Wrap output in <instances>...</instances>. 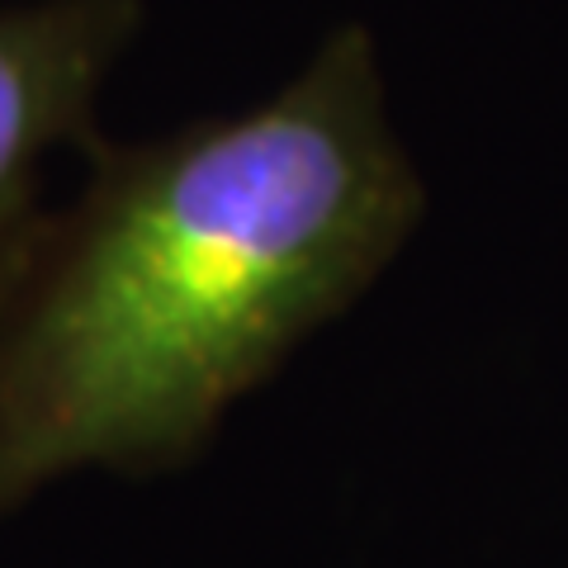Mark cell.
I'll return each mask as SVG.
<instances>
[{"label": "cell", "instance_id": "obj_1", "mask_svg": "<svg viewBox=\"0 0 568 568\" xmlns=\"http://www.w3.org/2000/svg\"><path fill=\"white\" fill-rule=\"evenodd\" d=\"M85 156L0 284V521L67 474L200 459L426 209L361 24L256 110Z\"/></svg>", "mask_w": 568, "mask_h": 568}, {"label": "cell", "instance_id": "obj_2", "mask_svg": "<svg viewBox=\"0 0 568 568\" xmlns=\"http://www.w3.org/2000/svg\"><path fill=\"white\" fill-rule=\"evenodd\" d=\"M142 29V0L0 6V284L43 223V175L95 142V100Z\"/></svg>", "mask_w": 568, "mask_h": 568}]
</instances>
